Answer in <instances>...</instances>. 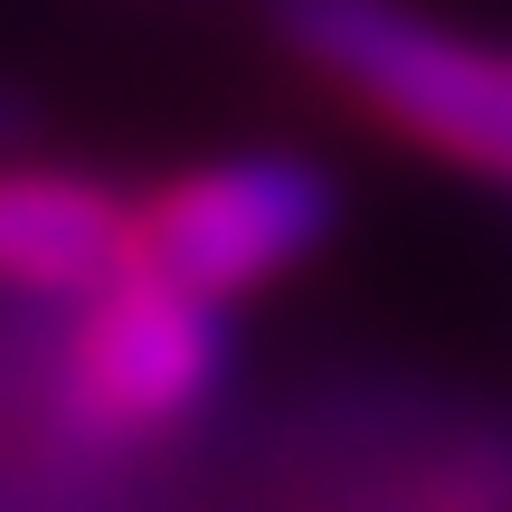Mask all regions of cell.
<instances>
[{
  "label": "cell",
  "mask_w": 512,
  "mask_h": 512,
  "mask_svg": "<svg viewBox=\"0 0 512 512\" xmlns=\"http://www.w3.org/2000/svg\"><path fill=\"white\" fill-rule=\"evenodd\" d=\"M10 143H19V105L0 95V152H10Z\"/></svg>",
  "instance_id": "cell-5"
},
{
  "label": "cell",
  "mask_w": 512,
  "mask_h": 512,
  "mask_svg": "<svg viewBox=\"0 0 512 512\" xmlns=\"http://www.w3.org/2000/svg\"><path fill=\"white\" fill-rule=\"evenodd\" d=\"M332 228H342V181L304 152L266 143V152H219V162L162 181L152 200H133V266L228 313L285 285L294 266H313Z\"/></svg>",
  "instance_id": "cell-2"
},
{
  "label": "cell",
  "mask_w": 512,
  "mask_h": 512,
  "mask_svg": "<svg viewBox=\"0 0 512 512\" xmlns=\"http://www.w3.org/2000/svg\"><path fill=\"white\" fill-rule=\"evenodd\" d=\"M275 38L342 105L465 181L512 190V48L418 0H275Z\"/></svg>",
  "instance_id": "cell-1"
},
{
  "label": "cell",
  "mask_w": 512,
  "mask_h": 512,
  "mask_svg": "<svg viewBox=\"0 0 512 512\" xmlns=\"http://www.w3.org/2000/svg\"><path fill=\"white\" fill-rule=\"evenodd\" d=\"M124 266H133V200H114L86 171L0 162V294L86 304Z\"/></svg>",
  "instance_id": "cell-4"
},
{
  "label": "cell",
  "mask_w": 512,
  "mask_h": 512,
  "mask_svg": "<svg viewBox=\"0 0 512 512\" xmlns=\"http://www.w3.org/2000/svg\"><path fill=\"white\" fill-rule=\"evenodd\" d=\"M228 380V313L162 275L124 266L76 304L67 342V418L105 446H143L190 427Z\"/></svg>",
  "instance_id": "cell-3"
}]
</instances>
